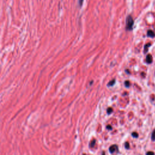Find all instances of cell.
<instances>
[{
    "instance_id": "obj_2",
    "label": "cell",
    "mask_w": 155,
    "mask_h": 155,
    "mask_svg": "<svg viewBox=\"0 0 155 155\" xmlns=\"http://www.w3.org/2000/svg\"><path fill=\"white\" fill-rule=\"evenodd\" d=\"M118 146H116V145H113V146H112L109 148V151H110V153H114L118 150Z\"/></svg>"
},
{
    "instance_id": "obj_3",
    "label": "cell",
    "mask_w": 155,
    "mask_h": 155,
    "mask_svg": "<svg viewBox=\"0 0 155 155\" xmlns=\"http://www.w3.org/2000/svg\"><path fill=\"white\" fill-rule=\"evenodd\" d=\"M153 62L152 56L150 54H148L146 56V62L147 64H151Z\"/></svg>"
},
{
    "instance_id": "obj_14",
    "label": "cell",
    "mask_w": 155,
    "mask_h": 155,
    "mask_svg": "<svg viewBox=\"0 0 155 155\" xmlns=\"http://www.w3.org/2000/svg\"><path fill=\"white\" fill-rule=\"evenodd\" d=\"M107 128L108 130H112V127L111 126H110V125H108V126H107Z\"/></svg>"
},
{
    "instance_id": "obj_7",
    "label": "cell",
    "mask_w": 155,
    "mask_h": 155,
    "mask_svg": "<svg viewBox=\"0 0 155 155\" xmlns=\"http://www.w3.org/2000/svg\"><path fill=\"white\" fill-rule=\"evenodd\" d=\"M114 84H115V79H113V80H112V81H110L109 82H108V86H113Z\"/></svg>"
},
{
    "instance_id": "obj_9",
    "label": "cell",
    "mask_w": 155,
    "mask_h": 155,
    "mask_svg": "<svg viewBox=\"0 0 155 155\" xmlns=\"http://www.w3.org/2000/svg\"><path fill=\"white\" fill-rule=\"evenodd\" d=\"M95 143H96V141H95V140H94V139H93V141H92V142H90V147H93L94 144H95Z\"/></svg>"
},
{
    "instance_id": "obj_15",
    "label": "cell",
    "mask_w": 155,
    "mask_h": 155,
    "mask_svg": "<svg viewBox=\"0 0 155 155\" xmlns=\"http://www.w3.org/2000/svg\"><path fill=\"white\" fill-rule=\"evenodd\" d=\"M146 154H154V153L152 152H147Z\"/></svg>"
},
{
    "instance_id": "obj_4",
    "label": "cell",
    "mask_w": 155,
    "mask_h": 155,
    "mask_svg": "<svg viewBox=\"0 0 155 155\" xmlns=\"http://www.w3.org/2000/svg\"><path fill=\"white\" fill-rule=\"evenodd\" d=\"M147 35L148 37L150 38H154L155 37V33L154 32L152 31V30H148L147 31Z\"/></svg>"
},
{
    "instance_id": "obj_5",
    "label": "cell",
    "mask_w": 155,
    "mask_h": 155,
    "mask_svg": "<svg viewBox=\"0 0 155 155\" xmlns=\"http://www.w3.org/2000/svg\"><path fill=\"white\" fill-rule=\"evenodd\" d=\"M152 46V44L151 43H147L146 44H145L144 47V53H147L148 51V48Z\"/></svg>"
},
{
    "instance_id": "obj_8",
    "label": "cell",
    "mask_w": 155,
    "mask_h": 155,
    "mask_svg": "<svg viewBox=\"0 0 155 155\" xmlns=\"http://www.w3.org/2000/svg\"><path fill=\"white\" fill-rule=\"evenodd\" d=\"M124 85L126 87H129L130 86V82L128 81H126L124 82Z\"/></svg>"
},
{
    "instance_id": "obj_10",
    "label": "cell",
    "mask_w": 155,
    "mask_h": 155,
    "mask_svg": "<svg viewBox=\"0 0 155 155\" xmlns=\"http://www.w3.org/2000/svg\"><path fill=\"white\" fill-rule=\"evenodd\" d=\"M113 108L112 107H109V108H107V112L108 114H110L113 112Z\"/></svg>"
},
{
    "instance_id": "obj_1",
    "label": "cell",
    "mask_w": 155,
    "mask_h": 155,
    "mask_svg": "<svg viewBox=\"0 0 155 155\" xmlns=\"http://www.w3.org/2000/svg\"><path fill=\"white\" fill-rule=\"evenodd\" d=\"M133 25H134V21L131 15L127 16V17L126 18V29L127 31H132Z\"/></svg>"
},
{
    "instance_id": "obj_11",
    "label": "cell",
    "mask_w": 155,
    "mask_h": 155,
    "mask_svg": "<svg viewBox=\"0 0 155 155\" xmlns=\"http://www.w3.org/2000/svg\"><path fill=\"white\" fill-rule=\"evenodd\" d=\"M132 136L133 137V138H138V134L136 132H133L132 133Z\"/></svg>"
},
{
    "instance_id": "obj_6",
    "label": "cell",
    "mask_w": 155,
    "mask_h": 155,
    "mask_svg": "<svg viewBox=\"0 0 155 155\" xmlns=\"http://www.w3.org/2000/svg\"><path fill=\"white\" fill-rule=\"evenodd\" d=\"M151 139L152 141H155V130H154L153 132L152 133V136H151Z\"/></svg>"
},
{
    "instance_id": "obj_12",
    "label": "cell",
    "mask_w": 155,
    "mask_h": 155,
    "mask_svg": "<svg viewBox=\"0 0 155 155\" xmlns=\"http://www.w3.org/2000/svg\"><path fill=\"white\" fill-rule=\"evenodd\" d=\"M125 147H126V149H128L130 148V145H129V143L128 142H126L125 143Z\"/></svg>"
},
{
    "instance_id": "obj_13",
    "label": "cell",
    "mask_w": 155,
    "mask_h": 155,
    "mask_svg": "<svg viewBox=\"0 0 155 155\" xmlns=\"http://www.w3.org/2000/svg\"><path fill=\"white\" fill-rule=\"evenodd\" d=\"M83 1H84V0H79V1H78V3H79V5L80 6H81L82 5V3H83Z\"/></svg>"
}]
</instances>
